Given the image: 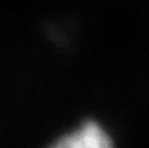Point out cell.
I'll use <instances>...</instances> for the list:
<instances>
[{"mask_svg": "<svg viewBox=\"0 0 149 148\" xmlns=\"http://www.w3.org/2000/svg\"><path fill=\"white\" fill-rule=\"evenodd\" d=\"M48 148H115V144L101 124L87 119L56 139Z\"/></svg>", "mask_w": 149, "mask_h": 148, "instance_id": "1", "label": "cell"}]
</instances>
